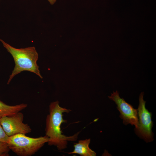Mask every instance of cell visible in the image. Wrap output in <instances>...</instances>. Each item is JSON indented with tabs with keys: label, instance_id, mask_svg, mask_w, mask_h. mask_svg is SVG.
<instances>
[{
	"label": "cell",
	"instance_id": "cell-1",
	"mask_svg": "<svg viewBox=\"0 0 156 156\" xmlns=\"http://www.w3.org/2000/svg\"><path fill=\"white\" fill-rule=\"evenodd\" d=\"M70 111V109L61 107L58 101L51 102L49 106V113L46 119L45 135L49 138L48 144L56 146L60 151L67 148L68 141L76 140L80 133L78 132L69 136L62 133L61 125L62 123L67 122V120L63 118V114Z\"/></svg>",
	"mask_w": 156,
	"mask_h": 156
},
{
	"label": "cell",
	"instance_id": "cell-2",
	"mask_svg": "<svg viewBox=\"0 0 156 156\" xmlns=\"http://www.w3.org/2000/svg\"><path fill=\"white\" fill-rule=\"evenodd\" d=\"M3 47L12 56L15 66L7 83L8 84L16 75L24 71L33 73L42 79L37 64L38 54L34 47L17 49L12 47L0 39Z\"/></svg>",
	"mask_w": 156,
	"mask_h": 156
},
{
	"label": "cell",
	"instance_id": "cell-3",
	"mask_svg": "<svg viewBox=\"0 0 156 156\" xmlns=\"http://www.w3.org/2000/svg\"><path fill=\"white\" fill-rule=\"evenodd\" d=\"M49 140L46 135L36 138L18 133L9 136L7 143L10 150L19 156H31L39 151Z\"/></svg>",
	"mask_w": 156,
	"mask_h": 156
},
{
	"label": "cell",
	"instance_id": "cell-4",
	"mask_svg": "<svg viewBox=\"0 0 156 156\" xmlns=\"http://www.w3.org/2000/svg\"><path fill=\"white\" fill-rule=\"evenodd\" d=\"M144 92H142L139 97V103L138 110L139 124L135 129L137 135L147 142L153 140V133L152 131L153 122L152 121V113L145 107L146 101L143 99Z\"/></svg>",
	"mask_w": 156,
	"mask_h": 156
},
{
	"label": "cell",
	"instance_id": "cell-5",
	"mask_svg": "<svg viewBox=\"0 0 156 156\" xmlns=\"http://www.w3.org/2000/svg\"><path fill=\"white\" fill-rule=\"evenodd\" d=\"M108 97L117 105V108L120 113V117L123 120V124L125 125L130 124L135 126V129H137L139 124L137 109L134 108L123 98H120L117 90L113 92Z\"/></svg>",
	"mask_w": 156,
	"mask_h": 156
},
{
	"label": "cell",
	"instance_id": "cell-6",
	"mask_svg": "<svg viewBox=\"0 0 156 156\" xmlns=\"http://www.w3.org/2000/svg\"><path fill=\"white\" fill-rule=\"evenodd\" d=\"M23 114L20 112L12 116L1 118V123L4 131L8 136L22 133L26 134L32 129L27 124L23 123Z\"/></svg>",
	"mask_w": 156,
	"mask_h": 156
},
{
	"label": "cell",
	"instance_id": "cell-7",
	"mask_svg": "<svg viewBox=\"0 0 156 156\" xmlns=\"http://www.w3.org/2000/svg\"><path fill=\"white\" fill-rule=\"evenodd\" d=\"M90 139L80 140L74 145V149L73 151L69 154H78L82 156H95L96 153L89 147Z\"/></svg>",
	"mask_w": 156,
	"mask_h": 156
},
{
	"label": "cell",
	"instance_id": "cell-8",
	"mask_svg": "<svg viewBox=\"0 0 156 156\" xmlns=\"http://www.w3.org/2000/svg\"><path fill=\"white\" fill-rule=\"evenodd\" d=\"M27 106V104L23 103L10 105L0 101V118L12 116L25 109Z\"/></svg>",
	"mask_w": 156,
	"mask_h": 156
},
{
	"label": "cell",
	"instance_id": "cell-9",
	"mask_svg": "<svg viewBox=\"0 0 156 156\" xmlns=\"http://www.w3.org/2000/svg\"><path fill=\"white\" fill-rule=\"evenodd\" d=\"M10 150L8 143L0 142V156H9Z\"/></svg>",
	"mask_w": 156,
	"mask_h": 156
},
{
	"label": "cell",
	"instance_id": "cell-10",
	"mask_svg": "<svg viewBox=\"0 0 156 156\" xmlns=\"http://www.w3.org/2000/svg\"><path fill=\"white\" fill-rule=\"evenodd\" d=\"M9 138V136L6 134L1 125L0 118V142L7 143Z\"/></svg>",
	"mask_w": 156,
	"mask_h": 156
},
{
	"label": "cell",
	"instance_id": "cell-11",
	"mask_svg": "<svg viewBox=\"0 0 156 156\" xmlns=\"http://www.w3.org/2000/svg\"></svg>",
	"mask_w": 156,
	"mask_h": 156
}]
</instances>
